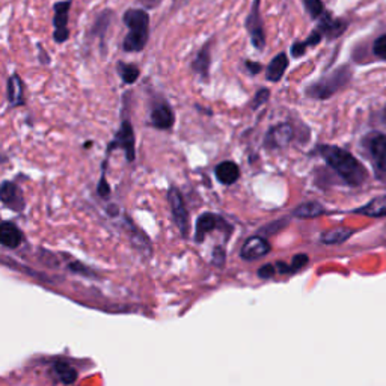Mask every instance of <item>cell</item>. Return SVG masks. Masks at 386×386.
Instances as JSON below:
<instances>
[{"label":"cell","instance_id":"1","mask_svg":"<svg viewBox=\"0 0 386 386\" xmlns=\"http://www.w3.org/2000/svg\"><path fill=\"white\" fill-rule=\"evenodd\" d=\"M319 154L347 184L356 187L364 184L367 180V170L358 158L349 151L343 150V148L335 145H322L319 146Z\"/></svg>","mask_w":386,"mask_h":386},{"label":"cell","instance_id":"2","mask_svg":"<svg viewBox=\"0 0 386 386\" xmlns=\"http://www.w3.org/2000/svg\"><path fill=\"white\" fill-rule=\"evenodd\" d=\"M123 18L128 27V34L123 43L124 52H142L150 38V15L142 8H130L127 9Z\"/></svg>","mask_w":386,"mask_h":386},{"label":"cell","instance_id":"3","mask_svg":"<svg viewBox=\"0 0 386 386\" xmlns=\"http://www.w3.org/2000/svg\"><path fill=\"white\" fill-rule=\"evenodd\" d=\"M350 76L352 74L349 67H341L338 70L332 71L331 74L322 77L319 82H315L306 88V95L315 98V100H326V98L332 97L335 92H338L340 89L349 82Z\"/></svg>","mask_w":386,"mask_h":386},{"label":"cell","instance_id":"4","mask_svg":"<svg viewBox=\"0 0 386 386\" xmlns=\"http://www.w3.org/2000/svg\"><path fill=\"white\" fill-rule=\"evenodd\" d=\"M115 148H121L125 153L127 162H135L136 158V139H135V130L133 125L128 120H124L121 124V128L115 135L113 141L107 146V154H111Z\"/></svg>","mask_w":386,"mask_h":386},{"label":"cell","instance_id":"5","mask_svg":"<svg viewBox=\"0 0 386 386\" xmlns=\"http://www.w3.org/2000/svg\"><path fill=\"white\" fill-rule=\"evenodd\" d=\"M260 5H261V0H254L249 15H247V18H246V29H247V32H249L251 43L256 48V50H263L266 46L264 22L261 18Z\"/></svg>","mask_w":386,"mask_h":386},{"label":"cell","instance_id":"6","mask_svg":"<svg viewBox=\"0 0 386 386\" xmlns=\"http://www.w3.org/2000/svg\"><path fill=\"white\" fill-rule=\"evenodd\" d=\"M71 0H62V2L55 4V17L53 26L55 34L53 38L57 44L65 43L70 38V31H68V22H70V11H71Z\"/></svg>","mask_w":386,"mask_h":386},{"label":"cell","instance_id":"7","mask_svg":"<svg viewBox=\"0 0 386 386\" xmlns=\"http://www.w3.org/2000/svg\"><path fill=\"white\" fill-rule=\"evenodd\" d=\"M167 201H170L174 221L178 226V230H180L181 234L186 237L187 234H189V228H191L189 213H187L183 196L177 187H171L170 192H167Z\"/></svg>","mask_w":386,"mask_h":386},{"label":"cell","instance_id":"8","mask_svg":"<svg viewBox=\"0 0 386 386\" xmlns=\"http://www.w3.org/2000/svg\"><path fill=\"white\" fill-rule=\"evenodd\" d=\"M214 230H223L226 233H231V225L226 222L223 217L214 213H204L196 221V228H195V240L201 243L205 235L214 231Z\"/></svg>","mask_w":386,"mask_h":386},{"label":"cell","instance_id":"9","mask_svg":"<svg viewBox=\"0 0 386 386\" xmlns=\"http://www.w3.org/2000/svg\"><path fill=\"white\" fill-rule=\"evenodd\" d=\"M0 200H2L8 209L17 213H22L26 207L22 189L13 181H4L2 186H0Z\"/></svg>","mask_w":386,"mask_h":386},{"label":"cell","instance_id":"10","mask_svg":"<svg viewBox=\"0 0 386 386\" xmlns=\"http://www.w3.org/2000/svg\"><path fill=\"white\" fill-rule=\"evenodd\" d=\"M294 136V130L290 124H280L272 127L266 135L264 146L269 148V150H276V148H284L289 145Z\"/></svg>","mask_w":386,"mask_h":386},{"label":"cell","instance_id":"11","mask_svg":"<svg viewBox=\"0 0 386 386\" xmlns=\"http://www.w3.org/2000/svg\"><path fill=\"white\" fill-rule=\"evenodd\" d=\"M270 252V244L267 242L264 237L260 235H254L251 239H247L240 251V256L243 260L252 261V260H259L261 256L267 255Z\"/></svg>","mask_w":386,"mask_h":386},{"label":"cell","instance_id":"12","mask_svg":"<svg viewBox=\"0 0 386 386\" xmlns=\"http://www.w3.org/2000/svg\"><path fill=\"white\" fill-rule=\"evenodd\" d=\"M210 67H212V43H207L200 52L196 53L192 61V71L201 78L202 82H207L210 77Z\"/></svg>","mask_w":386,"mask_h":386},{"label":"cell","instance_id":"13","mask_svg":"<svg viewBox=\"0 0 386 386\" xmlns=\"http://www.w3.org/2000/svg\"><path fill=\"white\" fill-rule=\"evenodd\" d=\"M150 123L158 130H171L175 124V115L172 107L166 103L157 104L150 115Z\"/></svg>","mask_w":386,"mask_h":386},{"label":"cell","instance_id":"14","mask_svg":"<svg viewBox=\"0 0 386 386\" xmlns=\"http://www.w3.org/2000/svg\"><path fill=\"white\" fill-rule=\"evenodd\" d=\"M216 180L223 186H231L239 181L240 167L233 160H223L214 167Z\"/></svg>","mask_w":386,"mask_h":386},{"label":"cell","instance_id":"15","mask_svg":"<svg viewBox=\"0 0 386 386\" xmlns=\"http://www.w3.org/2000/svg\"><path fill=\"white\" fill-rule=\"evenodd\" d=\"M345 27H347V23L341 22V20H335L328 13H324V15L320 18L319 27L317 29H319L323 36L333 39V38H338L341 34H344Z\"/></svg>","mask_w":386,"mask_h":386},{"label":"cell","instance_id":"16","mask_svg":"<svg viewBox=\"0 0 386 386\" xmlns=\"http://www.w3.org/2000/svg\"><path fill=\"white\" fill-rule=\"evenodd\" d=\"M0 242L5 247H9V249H14V247H18L23 242V234L18 230V226L14 222H4L2 226H0Z\"/></svg>","mask_w":386,"mask_h":386},{"label":"cell","instance_id":"17","mask_svg":"<svg viewBox=\"0 0 386 386\" xmlns=\"http://www.w3.org/2000/svg\"><path fill=\"white\" fill-rule=\"evenodd\" d=\"M370 153L378 170L386 172V136L378 135L368 142Z\"/></svg>","mask_w":386,"mask_h":386},{"label":"cell","instance_id":"18","mask_svg":"<svg viewBox=\"0 0 386 386\" xmlns=\"http://www.w3.org/2000/svg\"><path fill=\"white\" fill-rule=\"evenodd\" d=\"M287 67H289V56H287V53L282 52L276 55L270 64L267 65L266 78L269 82H280L287 71Z\"/></svg>","mask_w":386,"mask_h":386},{"label":"cell","instance_id":"19","mask_svg":"<svg viewBox=\"0 0 386 386\" xmlns=\"http://www.w3.org/2000/svg\"><path fill=\"white\" fill-rule=\"evenodd\" d=\"M8 102L13 107L25 104V85L18 74H13L8 81Z\"/></svg>","mask_w":386,"mask_h":386},{"label":"cell","instance_id":"20","mask_svg":"<svg viewBox=\"0 0 386 386\" xmlns=\"http://www.w3.org/2000/svg\"><path fill=\"white\" fill-rule=\"evenodd\" d=\"M112 17L113 14L111 11H103L97 15L95 22L91 27V35L95 36V38H100L102 44H104V38H106V34L109 31V26H111V22H112Z\"/></svg>","mask_w":386,"mask_h":386},{"label":"cell","instance_id":"21","mask_svg":"<svg viewBox=\"0 0 386 386\" xmlns=\"http://www.w3.org/2000/svg\"><path fill=\"white\" fill-rule=\"evenodd\" d=\"M354 213L368 216V217L386 216V196L374 198L373 201H370L368 204H365L364 207H361V209H356Z\"/></svg>","mask_w":386,"mask_h":386},{"label":"cell","instance_id":"22","mask_svg":"<svg viewBox=\"0 0 386 386\" xmlns=\"http://www.w3.org/2000/svg\"><path fill=\"white\" fill-rule=\"evenodd\" d=\"M353 230L345 228V226H340V228H333L322 234L320 240L324 244H340L344 243L345 240H349L353 235Z\"/></svg>","mask_w":386,"mask_h":386},{"label":"cell","instance_id":"23","mask_svg":"<svg viewBox=\"0 0 386 386\" xmlns=\"http://www.w3.org/2000/svg\"><path fill=\"white\" fill-rule=\"evenodd\" d=\"M324 213H326V210L320 202L311 201V202H305V204L299 205L298 209H294L293 216L299 217V219H314V217H319Z\"/></svg>","mask_w":386,"mask_h":386},{"label":"cell","instance_id":"24","mask_svg":"<svg viewBox=\"0 0 386 386\" xmlns=\"http://www.w3.org/2000/svg\"><path fill=\"white\" fill-rule=\"evenodd\" d=\"M322 38H323L322 32L319 31V29H315V31L311 32V35H310L308 38H306V39H303V41H296V43L293 44V47H291V55H293L294 57H301V56H303L310 47H314V46L319 44V43L322 41Z\"/></svg>","mask_w":386,"mask_h":386},{"label":"cell","instance_id":"25","mask_svg":"<svg viewBox=\"0 0 386 386\" xmlns=\"http://www.w3.org/2000/svg\"><path fill=\"white\" fill-rule=\"evenodd\" d=\"M53 371L56 374V378L61 380L64 385H71L77 379V373L76 370L65 362H56L53 365Z\"/></svg>","mask_w":386,"mask_h":386},{"label":"cell","instance_id":"26","mask_svg":"<svg viewBox=\"0 0 386 386\" xmlns=\"http://www.w3.org/2000/svg\"><path fill=\"white\" fill-rule=\"evenodd\" d=\"M118 73H120V77L123 78V82L125 85H133L135 82H137V78L141 76L139 68H137L135 64H125V62L118 64Z\"/></svg>","mask_w":386,"mask_h":386},{"label":"cell","instance_id":"27","mask_svg":"<svg viewBox=\"0 0 386 386\" xmlns=\"http://www.w3.org/2000/svg\"><path fill=\"white\" fill-rule=\"evenodd\" d=\"M306 13L314 20H320L324 15V5L322 0H303Z\"/></svg>","mask_w":386,"mask_h":386},{"label":"cell","instance_id":"28","mask_svg":"<svg viewBox=\"0 0 386 386\" xmlns=\"http://www.w3.org/2000/svg\"><path fill=\"white\" fill-rule=\"evenodd\" d=\"M270 98V91L267 88H261L260 91H256L254 100L251 103V107L254 109V111H256V109H260L261 106H264L267 102H269Z\"/></svg>","mask_w":386,"mask_h":386},{"label":"cell","instance_id":"29","mask_svg":"<svg viewBox=\"0 0 386 386\" xmlns=\"http://www.w3.org/2000/svg\"><path fill=\"white\" fill-rule=\"evenodd\" d=\"M97 192L102 198H104V200H106V198H109V195H111V186H109V183L106 180V162L103 165V174H102L100 181H98Z\"/></svg>","mask_w":386,"mask_h":386},{"label":"cell","instance_id":"30","mask_svg":"<svg viewBox=\"0 0 386 386\" xmlns=\"http://www.w3.org/2000/svg\"><path fill=\"white\" fill-rule=\"evenodd\" d=\"M373 50H374V55L380 57V59H385L386 61V35H382L380 38L375 39V43L373 46Z\"/></svg>","mask_w":386,"mask_h":386},{"label":"cell","instance_id":"31","mask_svg":"<svg viewBox=\"0 0 386 386\" xmlns=\"http://www.w3.org/2000/svg\"><path fill=\"white\" fill-rule=\"evenodd\" d=\"M306 263H308V255H305V254L296 255L294 259L291 260V264H290L291 272H293V270H299V269H302V267H303Z\"/></svg>","mask_w":386,"mask_h":386},{"label":"cell","instance_id":"32","mask_svg":"<svg viewBox=\"0 0 386 386\" xmlns=\"http://www.w3.org/2000/svg\"><path fill=\"white\" fill-rule=\"evenodd\" d=\"M246 70L251 74H260L263 71V65L260 62H252V61H246Z\"/></svg>","mask_w":386,"mask_h":386},{"label":"cell","instance_id":"33","mask_svg":"<svg viewBox=\"0 0 386 386\" xmlns=\"http://www.w3.org/2000/svg\"><path fill=\"white\" fill-rule=\"evenodd\" d=\"M273 273H275V267L272 264H266V266H263L261 269L259 270L260 278H266V280L267 278H272Z\"/></svg>","mask_w":386,"mask_h":386},{"label":"cell","instance_id":"34","mask_svg":"<svg viewBox=\"0 0 386 386\" xmlns=\"http://www.w3.org/2000/svg\"><path fill=\"white\" fill-rule=\"evenodd\" d=\"M223 261H225V251L222 249V247H217V249H214L213 263L217 266H222Z\"/></svg>","mask_w":386,"mask_h":386},{"label":"cell","instance_id":"35","mask_svg":"<svg viewBox=\"0 0 386 386\" xmlns=\"http://www.w3.org/2000/svg\"><path fill=\"white\" fill-rule=\"evenodd\" d=\"M139 4L148 9L156 8L158 4H160V0H139Z\"/></svg>","mask_w":386,"mask_h":386},{"label":"cell","instance_id":"36","mask_svg":"<svg viewBox=\"0 0 386 386\" xmlns=\"http://www.w3.org/2000/svg\"><path fill=\"white\" fill-rule=\"evenodd\" d=\"M385 116H386V109H385Z\"/></svg>","mask_w":386,"mask_h":386}]
</instances>
